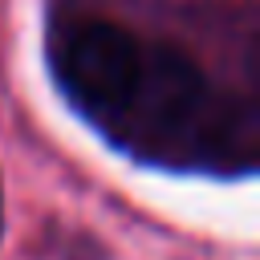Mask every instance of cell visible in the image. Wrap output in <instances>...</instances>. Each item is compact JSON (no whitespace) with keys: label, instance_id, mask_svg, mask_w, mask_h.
I'll return each mask as SVG.
<instances>
[{"label":"cell","instance_id":"obj_1","mask_svg":"<svg viewBox=\"0 0 260 260\" xmlns=\"http://www.w3.org/2000/svg\"><path fill=\"white\" fill-rule=\"evenodd\" d=\"M219 102L207 77L179 49H146L142 73L122 106V114L106 126L110 138L130 150H154L167 158L171 150H195V142H219Z\"/></svg>","mask_w":260,"mask_h":260},{"label":"cell","instance_id":"obj_2","mask_svg":"<svg viewBox=\"0 0 260 260\" xmlns=\"http://www.w3.org/2000/svg\"><path fill=\"white\" fill-rule=\"evenodd\" d=\"M142 57L146 45L134 32L118 24H81L61 45V61H57L61 89L85 118H93L106 130L122 114L142 73Z\"/></svg>","mask_w":260,"mask_h":260},{"label":"cell","instance_id":"obj_3","mask_svg":"<svg viewBox=\"0 0 260 260\" xmlns=\"http://www.w3.org/2000/svg\"><path fill=\"white\" fill-rule=\"evenodd\" d=\"M0 236H4V187H0Z\"/></svg>","mask_w":260,"mask_h":260}]
</instances>
